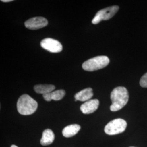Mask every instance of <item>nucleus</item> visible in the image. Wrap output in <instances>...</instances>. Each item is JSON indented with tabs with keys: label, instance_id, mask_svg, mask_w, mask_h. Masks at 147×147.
<instances>
[{
	"label": "nucleus",
	"instance_id": "1",
	"mask_svg": "<svg viewBox=\"0 0 147 147\" xmlns=\"http://www.w3.org/2000/svg\"><path fill=\"white\" fill-rule=\"evenodd\" d=\"M129 95L127 90L124 87H117L111 93L112 105L110 110L113 112L118 111L124 107L128 102Z\"/></svg>",
	"mask_w": 147,
	"mask_h": 147
},
{
	"label": "nucleus",
	"instance_id": "2",
	"mask_svg": "<svg viewBox=\"0 0 147 147\" xmlns=\"http://www.w3.org/2000/svg\"><path fill=\"white\" fill-rule=\"evenodd\" d=\"M38 108V103L30 95H22L17 102V110L22 115L27 116L34 113Z\"/></svg>",
	"mask_w": 147,
	"mask_h": 147
},
{
	"label": "nucleus",
	"instance_id": "3",
	"mask_svg": "<svg viewBox=\"0 0 147 147\" xmlns=\"http://www.w3.org/2000/svg\"><path fill=\"white\" fill-rule=\"evenodd\" d=\"M110 59L106 56H99L89 59L82 64V68L87 71H94L106 67Z\"/></svg>",
	"mask_w": 147,
	"mask_h": 147
},
{
	"label": "nucleus",
	"instance_id": "4",
	"mask_svg": "<svg viewBox=\"0 0 147 147\" xmlns=\"http://www.w3.org/2000/svg\"><path fill=\"white\" fill-rule=\"evenodd\" d=\"M127 123L123 119L118 118L110 121L105 127L104 131L109 135H115L122 133L126 129Z\"/></svg>",
	"mask_w": 147,
	"mask_h": 147
},
{
	"label": "nucleus",
	"instance_id": "5",
	"mask_svg": "<svg viewBox=\"0 0 147 147\" xmlns=\"http://www.w3.org/2000/svg\"><path fill=\"white\" fill-rule=\"evenodd\" d=\"M119 10L118 5H113L98 11L92 22L93 24H98L102 20H107L112 18Z\"/></svg>",
	"mask_w": 147,
	"mask_h": 147
},
{
	"label": "nucleus",
	"instance_id": "6",
	"mask_svg": "<svg viewBox=\"0 0 147 147\" xmlns=\"http://www.w3.org/2000/svg\"><path fill=\"white\" fill-rule=\"evenodd\" d=\"M40 45L43 49L51 53H59L63 49L62 45L61 42L50 38L42 40L40 42Z\"/></svg>",
	"mask_w": 147,
	"mask_h": 147
},
{
	"label": "nucleus",
	"instance_id": "7",
	"mask_svg": "<svg viewBox=\"0 0 147 147\" xmlns=\"http://www.w3.org/2000/svg\"><path fill=\"white\" fill-rule=\"evenodd\" d=\"M48 24L47 19L42 16L31 18L25 22V26L30 30H38L47 26Z\"/></svg>",
	"mask_w": 147,
	"mask_h": 147
},
{
	"label": "nucleus",
	"instance_id": "8",
	"mask_svg": "<svg viewBox=\"0 0 147 147\" xmlns=\"http://www.w3.org/2000/svg\"><path fill=\"white\" fill-rule=\"evenodd\" d=\"M99 105V101L98 99L89 100L81 106L80 110L84 114H90L96 110Z\"/></svg>",
	"mask_w": 147,
	"mask_h": 147
},
{
	"label": "nucleus",
	"instance_id": "9",
	"mask_svg": "<svg viewBox=\"0 0 147 147\" xmlns=\"http://www.w3.org/2000/svg\"><path fill=\"white\" fill-rule=\"evenodd\" d=\"M93 96V89L91 88H87L83 89L76 93L75 95V101H87L90 100Z\"/></svg>",
	"mask_w": 147,
	"mask_h": 147
},
{
	"label": "nucleus",
	"instance_id": "10",
	"mask_svg": "<svg viewBox=\"0 0 147 147\" xmlns=\"http://www.w3.org/2000/svg\"><path fill=\"white\" fill-rule=\"evenodd\" d=\"M65 95V92L63 89H60L55 91H53L50 93L42 95L44 100L47 101H50L53 100L56 101L61 100Z\"/></svg>",
	"mask_w": 147,
	"mask_h": 147
},
{
	"label": "nucleus",
	"instance_id": "11",
	"mask_svg": "<svg viewBox=\"0 0 147 147\" xmlns=\"http://www.w3.org/2000/svg\"><path fill=\"white\" fill-rule=\"evenodd\" d=\"M55 140V135L53 131L50 129H46L42 132V137L40 140V144L47 146L51 144Z\"/></svg>",
	"mask_w": 147,
	"mask_h": 147
},
{
	"label": "nucleus",
	"instance_id": "12",
	"mask_svg": "<svg viewBox=\"0 0 147 147\" xmlns=\"http://www.w3.org/2000/svg\"><path fill=\"white\" fill-rule=\"evenodd\" d=\"M80 129L81 126L78 124H71L63 129L62 134L65 137H71L76 135Z\"/></svg>",
	"mask_w": 147,
	"mask_h": 147
},
{
	"label": "nucleus",
	"instance_id": "13",
	"mask_svg": "<svg viewBox=\"0 0 147 147\" xmlns=\"http://www.w3.org/2000/svg\"><path fill=\"white\" fill-rule=\"evenodd\" d=\"M55 89V86L53 84H37L34 87V90L37 93L42 95L50 93Z\"/></svg>",
	"mask_w": 147,
	"mask_h": 147
},
{
	"label": "nucleus",
	"instance_id": "14",
	"mask_svg": "<svg viewBox=\"0 0 147 147\" xmlns=\"http://www.w3.org/2000/svg\"><path fill=\"white\" fill-rule=\"evenodd\" d=\"M140 84L142 87L147 88V73L142 76L140 81Z\"/></svg>",
	"mask_w": 147,
	"mask_h": 147
},
{
	"label": "nucleus",
	"instance_id": "15",
	"mask_svg": "<svg viewBox=\"0 0 147 147\" xmlns=\"http://www.w3.org/2000/svg\"><path fill=\"white\" fill-rule=\"evenodd\" d=\"M1 1L3 2H11L13 1L12 0H2Z\"/></svg>",
	"mask_w": 147,
	"mask_h": 147
},
{
	"label": "nucleus",
	"instance_id": "16",
	"mask_svg": "<svg viewBox=\"0 0 147 147\" xmlns=\"http://www.w3.org/2000/svg\"><path fill=\"white\" fill-rule=\"evenodd\" d=\"M11 147H18L16 146V145H12L11 146Z\"/></svg>",
	"mask_w": 147,
	"mask_h": 147
},
{
	"label": "nucleus",
	"instance_id": "17",
	"mask_svg": "<svg viewBox=\"0 0 147 147\" xmlns=\"http://www.w3.org/2000/svg\"></svg>",
	"mask_w": 147,
	"mask_h": 147
}]
</instances>
